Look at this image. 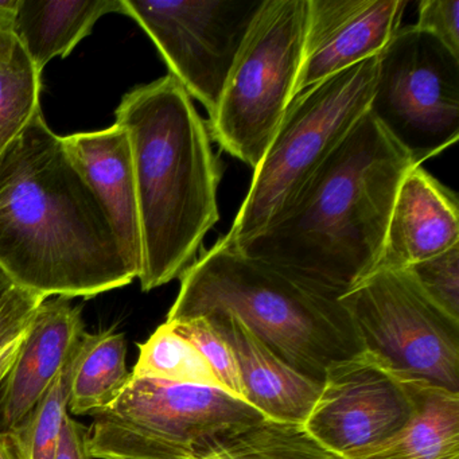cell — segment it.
<instances>
[{
    "label": "cell",
    "mask_w": 459,
    "mask_h": 459,
    "mask_svg": "<svg viewBox=\"0 0 459 459\" xmlns=\"http://www.w3.org/2000/svg\"><path fill=\"white\" fill-rule=\"evenodd\" d=\"M18 0H0V33L13 30Z\"/></svg>",
    "instance_id": "cell-30"
},
{
    "label": "cell",
    "mask_w": 459,
    "mask_h": 459,
    "mask_svg": "<svg viewBox=\"0 0 459 459\" xmlns=\"http://www.w3.org/2000/svg\"><path fill=\"white\" fill-rule=\"evenodd\" d=\"M378 57L340 72L295 96L254 170L251 187L227 236L236 247L262 232L369 108Z\"/></svg>",
    "instance_id": "cell-6"
},
{
    "label": "cell",
    "mask_w": 459,
    "mask_h": 459,
    "mask_svg": "<svg viewBox=\"0 0 459 459\" xmlns=\"http://www.w3.org/2000/svg\"><path fill=\"white\" fill-rule=\"evenodd\" d=\"M115 125L130 139L142 233L143 291L193 264L219 221V160L208 122L171 74L123 96Z\"/></svg>",
    "instance_id": "cell-3"
},
{
    "label": "cell",
    "mask_w": 459,
    "mask_h": 459,
    "mask_svg": "<svg viewBox=\"0 0 459 459\" xmlns=\"http://www.w3.org/2000/svg\"><path fill=\"white\" fill-rule=\"evenodd\" d=\"M41 74L20 39L0 33V152L41 109Z\"/></svg>",
    "instance_id": "cell-20"
},
{
    "label": "cell",
    "mask_w": 459,
    "mask_h": 459,
    "mask_svg": "<svg viewBox=\"0 0 459 459\" xmlns=\"http://www.w3.org/2000/svg\"><path fill=\"white\" fill-rule=\"evenodd\" d=\"M205 318L221 333L235 353L244 402L265 418L303 426L321 394L322 384L278 359L235 316L217 314Z\"/></svg>",
    "instance_id": "cell-15"
},
{
    "label": "cell",
    "mask_w": 459,
    "mask_h": 459,
    "mask_svg": "<svg viewBox=\"0 0 459 459\" xmlns=\"http://www.w3.org/2000/svg\"><path fill=\"white\" fill-rule=\"evenodd\" d=\"M415 410L413 381L362 351L327 369L303 427L327 450L353 459L396 434Z\"/></svg>",
    "instance_id": "cell-11"
},
{
    "label": "cell",
    "mask_w": 459,
    "mask_h": 459,
    "mask_svg": "<svg viewBox=\"0 0 459 459\" xmlns=\"http://www.w3.org/2000/svg\"><path fill=\"white\" fill-rule=\"evenodd\" d=\"M84 333L82 308L68 298H48L41 303L2 384V429H15L39 404L74 356Z\"/></svg>",
    "instance_id": "cell-13"
},
{
    "label": "cell",
    "mask_w": 459,
    "mask_h": 459,
    "mask_svg": "<svg viewBox=\"0 0 459 459\" xmlns=\"http://www.w3.org/2000/svg\"><path fill=\"white\" fill-rule=\"evenodd\" d=\"M361 349L410 381L459 394V321L407 270L376 271L340 297Z\"/></svg>",
    "instance_id": "cell-8"
},
{
    "label": "cell",
    "mask_w": 459,
    "mask_h": 459,
    "mask_svg": "<svg viewBox=\"0 0 459 459\" xmlns=\"http://www.w3.org/2000/svg\"><path fill=\"white\" fill-rule=\"evenodd\" d=\"M182 337L193 343L211 368L220 388L244 400L238 362L230 343L205 316L168 322Z\"/></svg>",
    "instance_id": "cell-24"
},
{
    "label": "cell",
    "mask_w": 459,
    "mask_h": 459,
    "mask_svg": "<svg viewBox=\"0 0 459 459\" xmlns=\"http://www.w3.org/2000/svg\"><path fill=\"white\" fill-rule=\"evenodd\" d=\"M405 270L435 305L459 321V246Z\"/></svg>",
    "instance_id": "cell-25"
},
{
    "label": "cell",
    "mask_w": 459,
    "mask_h": 459,
    "mask_svg": "<svg viewBox=\"0 0 459 459\" xmlns=\"http://www.w3.org/2000/svg\"><path fill=\"white\" fill-rule=\"evenodd\" d=\"M407 0H308L295 96L380 55L400 29Z\"/></svg>",
    "instance_id": "cell-12"
},
{
    "label": "cell",
    "mask_w": 459,
    "mask_h": 459,
    "mask_svg": "<svg viewBox=\"0 0 459 459\" xmlns=\"http://www.w3.org/2000/svg\"><path fill=\"white\" fill-rule=\"evenodd\" d=\"M416 410L385 442L353 459H459V394L413 381Z\"/></svg>",
    "instance_id": "cell-18"
},
{
    "label": "cell",
    "mask_w": 459,
    "mask_h": 459,
    "mask_svg": "<svg viewBox=\"0 0 459 459\" xmlns=\"http://www.w3.org/2000/svg\"><path fill=\"white\" fill-rule=\"evenodd\" d=\"M139 359L131 375L178 384L220 388L200 351L170 324L160 325L144 343H139Z\"/></svg>",
    "instance_id": "cell-22"
},
{
    "label": "cell",
    "mask_w": 459,
    "mask_h": 459,
    "mask_svg": "<svg viewBox=\"0 0 459 459\" xmlns=\"http://www.w3.org/2000/svg\"><path fill=\"white\" fill-rule=\"evenodd\" d=\"M77 349L39 404L15 429H7L18 458L55 459L61 429L68 415L69 391Z\"/></svg>",
    "instance_id": "cell-23"
},
{
    "label": "cell",
    "mask_w": 459,
    "mask_h": 459,
    "mask_svg": "<svg viewBox=\"0 0 459 459\" xmlns=\"http://www.w3.org/2000/svg\"><path fill=\"white\" fill-rule=\"evenodd\" d=\"M420 166L459 138V57L432 34L400 28L378 57L369 108Z\"/></svg>",
    "instance_id": "cell-9"
},
{
    "label": "cell",
    "mask_w": 459,
    "mask_h": 459,
    "mask_svg": "<svg viewBox=\"0 0 459 459\" xmlns=\"http://www.w3.org/2000/svg\"><path fill=\"white\" fill-rule=\"evenodd\" d=\"M307 18L308 0H264L208 119L212 139L254 170L294 99Z\"/></svg>",
    "instance_id": "cell-7"
},
{
    "label": "cell",
    "mask_w": 459,
    "mask_h": 459,
    "mask_svg": "<svg viewBox=\"0 0 459 459\" xmlns=\"http://www.w3.org/2000/svg\"><path fill=\"white\" fill-rule=\"evenodd\" d=\"M264 0H123L170 74L212 117Z\"/></svg>",
    "instance_id": "cell-10"
},
{
    "label": "cell",
    "mask_w": 459,
    "mask_h": 459,
    "mask_svg": "<svg viewBox=\"0 0 459 459\" xmlns=\"http://www.w3.org/2000/svg\"><path fill=\"white\" fill-rule=\"evenodd\" d=\"M22 338L21 337L20 340L14 341L0 351V386L4 384V378L9 375L10 369L14 364L15 357H17L21 343H22Z\"/></svg>",
    "instance_id": "cell-29"
},
{
    "label": "cell",
    "mask_w": 459,
    "mask_h": 459,
    "mask_svg": "<svg viewBox=\"0 0 459 459\" xmlns=\"http://www.w3.org/2000/svg\"><path fill=\"white\" fill-rule=\"evenodd\" d=\"M55 459H93L88 446V429L66 415L58 439Z\"/></svg>",
    "instance_id": "cell-28"
},
{
    "label": "cell",
    "mask_w": 459,
    "mask_h": 459,
    "mask_svg": "<svg viewBox=\"0 0 459 459\" xmlns=\"http://www.w3.org/2000/svg\"><path fill=\"white\" fill-rule=\"evenodd\" d=\"M0 459H20L13 445L10 432L2 427H0Z\"/></svg>",
    "instance_id": "cell-31"
},
{
    "label": "cell",
    "mask_w": 459,
    "mask_h": 459,
    "mask_svg": "<svg viewBox=\"0 0 459 459\" xmlns=\"http://www.w3.org/2000/svg\"><path fill=\"white\" fill-rule=\"evenodd\" d=\"M74 165L90 182L114 221L136 273L142 268V233L133 152L127 131L114 125L63 138Z\"/></svg>",
    "instance_id": "cell-16"
},
{
    "label": "cell",
    "mask_w": 459,
    "mask_h": 459,
    "mask_svg": "<svg viewBox=\"0 0 459 459\" xmlns=\"http://www.w3.org/2000/svg\"><path fill=\"white\" fill-rule=\"evenodd\" d=\"M203 459H345L300 424L263 419L220 443Z\"/></svg>",
    "instance_id": "cell-21"
},
{
    "label": "cell",
    "mask_w": 459,
    "mask_h": 459,
    "mask_svg": "<svg viewBox=\"0 0 459 459\" xmlns=\"http://www.w3.org/2000/svg\"><path fill=\"white\" fill-rule=\"evenodd\" d=\"M17 284L13 281L12 276L4 270V268L0 267V299L10 292V290L14 289Z\"/></svg>",
    "instance_id": "cell-32"
},
{
    "label": "cell",
    "mask_w": 459,
    "mask_h": 459,
    "mask_svg": "<svg viewBox=\"0 0 459 459\" xmlns=\"http://www.w3.org/2000/svg\"><path fill=\"white\" fill-rule=\"evenodd\" d=\"M111 13L126 15L123 0H18L12 33L42 74L53 58L71 55Z\"/></svg>",
    "instance_id": "cell-17"
},
{
    "label": "cell",
    "mask_w": 459,
    "mask_h": 459,
    "mask_svg": "<svg viewBox=\"0 0 459 459\" xmlns=\"http://www.w3.org/2000/svg\"><path fill=\"white\" fill-rule=\"evenodd\" d=\"M0 267L47 299H88L138 278L108 211L41 109L0 152Z\"/></svg>",
    "instance_id": "cell-1"
},
{
    "label": "cell",
    "mask_w": 459,
    "mask_h": 459,
    "mask_svg": "<svg viewBox=\"0 0 459 459\" xmlns=\"http://www.w3.org/2000/svg\"><path fill=\"white\" fill-rule=\"evenodd\" d=\"M416 166L367 111L294 200L233 248L342 295L375 271L397 189Z\"/></svg>",
    "instance_id": "cell-2"
},
{
    "label": "cell",
    "mask_w": 459,
    "mask_h": 459,
    "mask_svg": "<svg viewBox=\"0 0 459 459\" xmlns=\"http://www.w3.org/2000/svg\"><path fill=\"white\" fill-rule=\"evenodd\" d=\"M127 341L123 333H84L72 373L68 411L74 415L93 413L111 404L130 378Z\"/></svg>",
    "instance_id": "cell-19"
},
{
    "label": "cell",
    "mask_w": 459,
    "mask_h": 459,
    "mask_svg": "<svg viewBox=\"0 0 459 459\" xmlns=\"http://www.w3.org/2000/svg\"><path fill=\"white\" fill-rule=\"evenodd\" d=\"M98 459H203L265 416L224 389L130 375L117 399L91 413Z\"/></svg>",
    "instance_id": "cell-5"
},
{
    "label": "cell",
    "mask_w": 459,
    "mask_h": 459,
    "mask_svg": "<svg viewBox=\"0 0 459 459\" xmlns=\"http://www.w3.org/2000/svg\"><path fill=\"white\" fill-rule=\"evenodd\" d=\"M416 28L432 34L459 57L458 0H423L419 4Z\"/></svg>",
    "instance_id": "cell-27"
},
{
    "label": "cell",
    "mask_w": 459,
    "mask_h": 459,
    "mask_svg": "<svg viewBox=\"0 0 459 459\" xmlns=\"http://www.w3.org/2000/svg\"><path fill=\"white\" fill-rule=\"evenodd\" d=\"M340 297L219 240L182 273L166 322L235 316L278 359L322 384L332 365L362 351Z\"/></svg>",
    "instance_id": "cell-4"
},
{
    "label": "cell",
    "mask_w": 459,
    "mask_h": 459,
    "mask_svg": "<svg viewBox=\"0 0 459 459\" xmlns=\"http://www.w3.org/2000/svg\"><path fill=\"white\" fill-rule=\"evenodd\" d=\"M459 246L458 197L420 166L403 178L375 271H402Z\"/></svg>",
    "instance_id": "cell-14"
},
{
    "label": "cell",
    "mask_w": 459,
    "mask_h": 459,
    "mask_svg": "<svg viewBox=\"0 0 459 459\" xmlns=\"http://www.w3.org/2000/svg\"><path fill=\"white\" fill-rule=\"evenodd\" d=\"M45 299L20 286L0 299V351L25 335Z\"/></svg>",
    "instance_id": "cell-26"
}]
</instances>
